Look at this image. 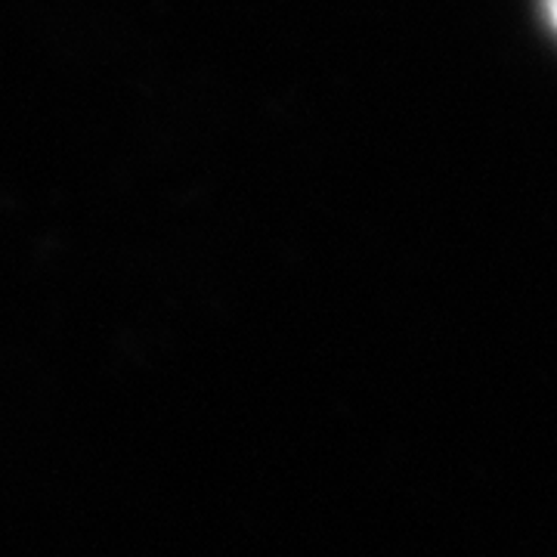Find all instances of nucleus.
Listing matches in <instances>:
<instances>
[{
	"label": "nucleus",
	"mask_w": 557,
	"mask_h": 557,
	"mask_svg": "<svg viewBox=\"0 0 557 557\" xmlns=\"http://www.w3.org/2000/svg\"><path fill=\"white\" fill-rule=\"evenodd\" d=\"M545 13H548V22L555 25L557 32V0H545Z\"/></svg>",
	"instance_id": "1"
}]
</instances>
